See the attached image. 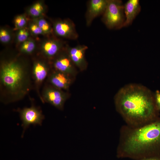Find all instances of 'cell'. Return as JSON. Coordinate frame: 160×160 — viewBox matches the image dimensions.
<instances>
[{
	"instance_id": "6",
	"label": "cell",
	"mask_w": 160,
	"mask_h": 160,
	"mask_svg": "<svg viewBox=\"0 0 160 160\" xmlns=\"http://www.w3.org/2000/svg\"><path fill=\"white\" fill-rule=\"evenodd\" d=\"M41 100L43 103H49L60 110L63 109L64 103L70 97L68 91L57 88L45 82L41 91Z\"/></svg>"
},
{
	"instance_id": "4",
	"label": "cell",
	"mask_w": 160,
	"mask_h": 160,
	"mask_svg": "<svg viewBox=\"0 0 160 160\" xmlns=\"http://www.w3.org/2000/svg\"><path fill=\"white\" fill-rule=\"evenodd\" d=\"M31 62L33 89L41 100V89L52 67L49 60L37 54L31 57Z\"/></svg>"
},
{
	"instance_id": "10",
	"label": "cell",
	"mask_w": 160,
	"mask_h": 160,
	"mask_svg": "<svg viewBox=\"0 0 160 160\" xmlns=\"http://www.w3.org/2000/svg\"><path fill=\"white\" fill-rule=\"evenodd\" d=\"M17 111L20 114L24 131L31 124L41 125L44 119V116L42 114L41 111L33 103H32L30 107L18 108Z\"/></svg>"
},
{
	"instance_id": "5",
	"label": "cell",
	"mask_w": 160,
	"mask_h": 160,
	"mask_svg": "<svg viewBox=\"0 0 160 160\" xmlns=\"http://www.w3.org/2000/svg\"><path fill=\"white\" fill-rule=\"evenodd\" d=\"M124 14V5L121 1L108 0L101 20L108 29L120 28L125 21Z\"/></svg>"
},
{
	"instance_id": "14",
	"label": "cell",
	"mask_w": 160,
	"mask_h": 160,
	"mask_svg": "<svg viewBox=\"0 0 160 160\" xmlns=\"http://www.w3.org/2000/svg\"><path fill=\"white\" fill-rule=\"evenodd\" d=\"M138 0H129L124 5L125 20L122 27L130 25L140 11Z\"/></svg>"
},
{
	"instance_id": "11",
	"label": "cell",
	"mask_w": 160,
	"mask_h": 160,
	"mask_svg": "<svg viewBox=\"0 0 160 160\" xmlns=\"http://www.w3.org/2000/svg\"><path fill=\"white\" fill-rule=\"evenodd\" d=\"M74 78L68 74L52 68L45 82L57 88L68 91Z\"/></svg>"
},
{
	"instance_id": "17",
	"label": "cell",
	"mask_w": 160,
	"mask_h": 160,
	"mask_svg": "<svg viewBox=\"0 0 160 160\" xmlns=\"http://www.w3.org/2000/svg\"><path fill=\"white\" fill-rule=\"evenodd\" d=\"M32 20L38 25L45 34L50 35L54 34L52 27L42 16L33 18Z\"/></svg>"
},
{
	"instance_id": "22",
	"label": "cell",
	"mask_w": 160,
	"mask_h": 160,
	"mask_svg": "<svg viewBox=\"0 0 160 160\" xmlns=\"http://www.w3.org/2000/svg\"><path fill=\"white\" fill-rule=\"evenodd\" d=\"M155 102L157 108L160 111V91L156 90L154 93Z\"/></svg>"
},
{
	"instance_id": "21",
	"label": "cell",
	"mask_w": 160,
	"mask_h": 160,
	"mask_svg": "<svg viewBox=\"0 0 160 160\" xmlns=\"http://www.w3.org/2000/svg\"><path fill=\"white\" fill-rule=\"evenodd\" d=\"M29 22L28 29L31 33L33 35L37 36L45 34L38 25L32 20Z\"/></svg>"
},
{
	"instance_id": "12",
	"label": "cell",
	"mask_w": 160,
	"mask_h": 160,
	"mask_svg": "<svg viewBox=\"0 0 160 160\" xmlns=\"http://www.w3.org/2000/svg\"><path fill=\"white\" fill-rule=\"evenodd\" d=\"M65 48L76 67L81 71L85 70L87 67L88 63L85 57V53L88 47L82 44L71 47L67 44Z\"/></svg>"
},
{
	"instance_id": "15",
	"label": "cell",
	"mask_w": 160,
	"mask_h": 160,
	"mask_svg": "<svg viewBox=\"0 0 160 160\" xmlns=\"http://www.w3.org/2000/svg\"><path fill=\"white\" fill-rule=\"evenodd\" d=\"M36 44L35 41L29 38L21 44L18 49V52L20 54L31 57L35 55Z\"/></svg>"
},
{
	"instance_id": "1",
	"label": "cell",
	"mask_w": 160,
	"mask_h": 160,
	"mask_svg": "<svg viewBox=\"0 0 160 160\" xmlns=\"http://www.w3.org/2000/svg\"><path fill=\"white\" fill-rule=\"evenodd\" d=\"M116 109L126 124L138 127L148 124L159 116L154 93L146 87L131 83L120 88L114 97Z\"/></svg>"
},
{
	"instance_id": "7",
	"label": "cell",
	"mask_w": 160,
	"mask_h": 160,
	"mask_svg": "<svg viewBox=\"0 0 160 160\" xmlns=\"http://www.w3.org/2000/svg\"><path fill=\"white\" fill-rule=\"evenodd\" d=\"M54 34L41 43L37 54L48 60H52L65 47L67 44Z\"/></svg>"
},
{
	"instance_id": "9",
	"label": "cell",
	"mask_w": 160,
	"mask_h": 160,
	"mask_svg": "<svg viewBox=\"0 0 160 160\" xmlns=\"http://www.w3.org/2000/svg\"><path fill=\"white\" fill-rule=\"evenodd\" d=\"M52 28L55 36L72 40L79 37L74 23L69 18L55 20L53 22Z\"/></svg>"
},
{
	"instance_id": "2",
	"label": "cell",
	"mask_w": 160,
	"mask_h": 160,
	"mask_svg": "<svg viewBox=\"0 0 160 160\" xmlns=\"http://www.w3.org/2000/svg\"><path fill=\"white\" fill-rule=\"evenodd\" d=\"M31 62L18 52L1 54L0 62V100L5 104L23 99L33 86Z\"/></svg>"
},
{
	"instance_id": "19",
	"label": "cell",
	"mask_w": 160,
	"mask_h": 160,
	"mask_svg": "<svg viewBox=\"0 0 160 160\" xmlns=\"http://www.w3.org/2000/svg\"><path fill=\"white\" fill-rule=\"evenodd\" d=\"M17 31L16 40L18 44H21L30 38V32L26 27Z\"/></svg>"
},
{
	"instance_id": "20",
	"label": "cell",
	"mask_w": 160,
	"mask_h": 160,
	"mask_svg": "<svg viewBox=\"0 0 160 160\" xmlns=\"http://www.w3.org/2000/svg\"><path fill=\"white\" fill-rule=\"evenodd\" d=\"M12 38V32L8 28L3 27L0 30V41L3 44H7L9 43Z\"/></svg>"
},
{
	"instance_id": "18",
	"label": "cell",
	"mask_w": 160,
	"mask_h": 160,
	"mask_svg": "<svg viewBox=\"0 0 160 160\" xmlns=\"http://www.w3.org/2000/svg\"><path fill=\"white\" fill-rule=\"evenodd\" d=\"M29 19L24 14L18 15L14 19L15 27L13 31H17L26 27Z\"/></svg>"
},
{
	"instance_id": "13",
	"label": "cell",
	"mask_w": 160,
	"mask_h": 160,
	"mask_svg": "<svg viewBox=\"0 0 160 160\" xmlns=\"http://www.w3.org/2000/svg\"><path fill=\"white\" fill-rule=\"evenodd\" d=\"M108 1L90 0L88 1L85 15L87 26H90L96 18L103 15L107 7Z\"/></svg>"
},
{
	"instance_id": "23",
	"label": "cell",
	"mask_w": 160,
	"mask_h": 160,
	"mask_svg": "<svg viewBox=\"0 0 160 160\" xmlns=\"http://www.w3.org/2000/svg\"><path fill=\"white\" fill-rule=\"evenodd\" d=\"M139 160H160V158L156 157H150L144 158Z\"/></svg>"
},
{
	"instance_id": "3",
	"label": "cell",
	"mask_w": 160,
	"mask_h": 160,
	"mask_svg": "<svg viewBox=\"0 0 160 160\" xmlns=\"http://www.w3.org/2000/svg\"><path fill=\"white\" fill-rule=\"evenodd\" d=\"M116 156L135 160L160 158V116L139 127L123 125L119 130Z\"/></svg>"
},
{
	"instance_id": "16",
	"label": "cell",
	"mask_w": 160,
	"mask_h": 160,
	"mask_svg": "<svg viewBox=\"0 0 160 160\" xmlns=\"http://www.w3.org/2000/svg\"><path fill=\"white\" fill-rule=\"evenodd\" d=\"M44 10V3L41 1H38L30 7L28 10V13L33 18H34L42 16Z\"/></svg>"
},
{
	"instance_id": "8",
	"label": "cell",
	"mask_w": 160,
	"mask_h": 160,
	"mask_svg": "<svg viewBox=\"0 0 160 160\" xmlns=\"http://www.w3.org/2000/svg\"><path fill=\"white\" fill-rule=\"evenodd\" d=\"M52 68L74 77L77 75V68L70 58L65 47L50 61Z\"/></svg>"
}]
</instances>
